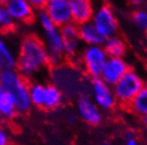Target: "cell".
I'll return each mask as SVG.
<instances>
[{"mask_svg":"<svg viewBox=\"0 0 147 145\" xmlns=\"http://www.w3.org/2000/svg\"><path fill=\"white\" fill-rule=\"evenodd\" d=\"M49 65V56L43 39L37 35L29 34L19 45L16 70L26 80L32 78Z\"/></svg>","mask_w":147,"mask_h":145,"instance_id":"obj_1","label":"cell"},{"mask_svg":"<svg viewBox=\"0 0 147 145\" xmlns=\"http://www.w3.org/2000/svg\"><path fill=\"white\" fill-rule=\"evenodd\" d=\"M0 84L7 93L11 95L19 113L28 112L31 108L29 98V82L17 70H2L0 71Z\"/></svg>","mask_w":147,"mask_h":145,"instance_id":"obj_2","label":"cell"},{"mask_svg":"<svg viewBox=\"0 0 147 145\" xmlns=\"http://www.w3.org/2000/svg\"><path fill=\"white\" fill-rule=\"evenodd\" d=\"M51 84L62 91L64 96L78 98L83 92V77L81 70L68 64L53 66L50 72Z\"/></svg>","mask_w":147,"mask_h":145,"instance_id":"obj_3","label":"cell"},{"mask_svg":"<svg viewBox=\"0 0 147 145\" xmlns=\"http://www.w3.org/2000/svg\"><path fill=\"white\" fill-rule=\"evenodd\" d=\"M108 58L102 46H85L79 55V62L83 72L92 80L100 77Z\"/></svg>","mask_w":147,"mask_h":145,"instance_id":"obj_4","label":"cell"},{"mask_svg":"<svg viewBox=\"0 0 147 145\" xmlns=\"http://www.w3.org/2000/svg\"><path fill=\"white\" fill-rule=\"evenodd\" d=\"M144 85L145 83L142 76L136 70L130 69L112 87L116 102L123 105H129Z\"/></svg>","mask_w":147,"mask_h":145,"instance_id":"obj_5","label":"cell"},{"mask_svg":"<svg viewBox=\"0 0 147 145\" xmlns=\"http://www.w3.org/2000/svg\"><path fill=\"white\" fill-rule=\"evenodd\" d=\"M91 21L105 38L116 35L118 31L117 18L113 10L107 4H103L95 10Z\"/></svg>","mask_w":147,"mask_h":145,"instance_id":"obj_6","label":"cell"},{"mask_svg":"<svg viewBox=\"0 0 147 145\" xmlns=\"http://www.w3.org/2000/svg\"><path fill=\"white\" fill-rule=\"evenodd\" d=\"M91 98L100 110H111L116 105L112 87L107 85L100 77L92 78L90 82Z\"/></svg>","mask_w":147,"mask_h":145,"instance_id":"obj_7","label":"cell"},{"mask_svg":"<svg viewBox=\"0 0 147 145\" xmlns=\"http://www.w3.org/2000/svg\"><path fill=\"white\" fill-rule=\"evenodd\" d=\"M43 41L49 56V65L53 67L62 64L65 58V51L60 28H55L49 32H45Z\"/></svg>","mask_w":147,"mask_h":145,"instance_id":"obj_8","label":"cell"},{"mask_svg":"<svg viewBox=\"0 0 147 145\" xmlns=\"http://www.w3.org/2000/svg\"><path fill=\"white\" fill-rule=\"evenodd\" d=\"M44 11L58 28L73 22L69 0H48Z\"/></svg>","mask_w":147,"mask_h":145,"instance_id":"obj_9","label":"cell"},{"mask_svg":"<svg viewBox=\"0 0 147 145\" xmlns=\"http://www.w3.org/2000/svg\"><path fill=\"white\" fill-rule=\"evenodd\" d=\"M129 70L130 67L124 57H109L103 67L100 78L107 85L113 87Z\"/></svg>","mask_w":147,"mask_h":145,"instance_id":"obj_10","label":"cell"},{"mask_svg":"<svg viewBox=\"0 0 147 145\" xmlns=\"http://www.w3.org/2000/svg\"><path fill=\"white\" fill-rule=\"evenodd\" d=\"M60 32L62 35L64 51H65V58L73 61L78 56V53L81 49L82 41L79 36L78 25L74 22L60 28Z\"/></svg>","mask_w":147,"mask_h":145,"instance_id":"obj_11","label":"cell"},{"mask_svg":"<svg viewBox=\"0 0 147 145\" xmlns=\"http://www.w3.org/2000/svg\"><path fill=\"white\" fill-rule=\"evenodd\" d=\"M78 113L85 123L92 126L99 125L102 121V114L98 106L96 105L91 96L88 94H81L76 102Z\"/></svg>","mask_w":147,"mask_h":145,"instance_id":"obj_12","label":"cell"},{"mask_svg":"<svg viewBox=\"0 0 147 145\" xmlns=\"http://www.w3.org/2000/svg\"><path fill=\"white\" fill-rule=\"evenodd\" d=\"M4 7L16 23H29L36 15V10L27 0H11Z\"/></svg>","mask_w":147,"mask_h":145,"instance_id":"obj_13","label":"cell"},{"mask_svg":"<svg viewBox=\"0 0 147 145\" xmlns=\"http://www.w3.org/2000/svg\"><path fill=\"white\" fill-rule=\"evenodd\" d=\"M71 20L75 25H80L90 22L94 15V7L92 0H69Z\"/></svg>","mask_w":147,"mask_h":145,"instance_id":"obj_14","label":"cell"},{"mask_svg":"<svg viewBox=\"0 0 147 145\" xmlns=\"http://www.w3.org/2000/svg\"><path fill=\"white\" fill-rule=\"evenodd\" d=\"M79 36L82 44L85 46H102L106 38L98 32L92 21L78 25Z\"/></svg>","mask_w":147,"mask_h":145,"instance_id":"obj_15","label":"cell"},{"mask_svg":"<svg viewBox=\"0 0 147 145\" xmlns=\"http://www.w3.org/2000/svg\"><path fill=\"white\" fill-rule=\"evenodd\" d=\"M64 95L59 88L53 84H47L44 88V100L42 108L46 110H55L58 108L63 102Z\"/></svg>","mask_w":147,"mask_h":145,"instance_id":"obj_16","label":"cell"},{"mask_svg":"<svg viewBox=\"0 0 147 145\" xmlns=\"http://www.w3.org/2000/svg\"><path fill=\"white\" fill-rule=\"evenodd\" d=\"M102 47L109 57H124L127 51L126 41L118 35L106 38Z\"/></svg>","mask_w":147,"mask_h":145,"instance_id":"obj_17","label":"cell"},{"mask_svg":"<svg viewBox=\"0 0 147 145\" xmlns=\"http://www.w3.org/2000/svg\"><path fill=\"white\" fill-rule=\"evenodd\" d=\"M17 56L7 46L3 38V34L0 33V71L16 69Z\"/></svg>","mask_w":147,"mask_h":145,"instance_id":"obj_18","label":"cell"},{"mask_svg":"<svg viewBox=\"0 0 147 145\" xmlns=\"http://www.w3.org/2000/svg\"><path fill=\"white\" fill-rule=\"evenodd\" d=\"M129 109L138 116H144L147 114V84L139 91V93L133 98L128 105Z\"/></svg>","mask_w":147,"mask_h":145,"instance_id":"obj_19","label":"cell"},{"mask_svg":"<svg viewBox=\"0 0 147 145\" xmlns=\"http://www.w3.org/2000/svg\"><path fill=\"white\" fill-rule=\"evenodd\" d=\"M17 108L11 95L7 93L5 91L0 92V114L2 118L12 120L17 116Z\"/></svg>","mask_w":147,"mask_h":145,"instance_id":"obj_20","label":"cell"},{"mask_svg":"<svg viewBox=\"0 0 147 145\" xmlns=\"http://www.w3.org/2000/svg\"><path fill=\"white\" fill-rule=\"evenodd\" d=\"M44 88L45 85L36 82L29 85V98L32 106L42 108L44 100Z\"/></svg>","mask_w":147,"mask_h":145,"instance_id":"obj_21","label":"cell"},{"mask_svg":"<svg viewBox=\"0 0 147 145\" xmlns=\"http://www.w3.org/2000/svg\"><path fill=\"white\" fill-rule=\"evenodd\" d=\"M16 27V22L13 20L4 7H0V33H9L13 31Z\"/></svg>","mask_w":147,"mask_h":145,"instance_id":"obj_22","label":"cell"},{"mask_svg":"<svg viewBox=\"0 0 147 145\" xmlns=\"http://www.w3.org/2000/svg\"><path fill=\"white\" fill-rule=\"evenodd\" d=\"M35 18H36L38 25H40L42 30L44 31V33L49 32V31H51V30L55 29V28H58V27L53 23L51 18L48 16V14L44 10H40V11L37 12L36 15H35Z\"/></svg>","mask_w":147,"mask_h":145,"instance_id":"obj_23","label":"cell"},{"mask_svg":"<svg viewBox=\"0 0 147 145\" xmlns=\"http://www.w3.org/2000/svg\"><path fill=\"white\" fill-rule=\"evenodd\" d=\"M132 21L138 29L147 33V11L141 9L136 10L132 13Z\"/></svg>","mask_w":147,"mask_h":145,"instance_id":"obj_24","label":"cell"},{"mask_svg":"<svg viewBox=\"0 0 147 145\" xmlns=\"http://www.w3.org/2000/svg\"><path fill=\"white\" fill-rule=\"evenodd\" d=\"M10 144V136L3 127L0 126V145Z\"/></svg>","mask_w":147,"mask_h":145,"instance_id":"obj_25","label":"cell"},{"mask_svg":"<svg viewBox=\"0 0 147 145\" xmlns=\"http://www.w3.org/2000/svg\"><path fill=\"white\" fill-rule=\"evenodd\" d=\"M27 1H28L35 10L40 11V10H44V7H45V5H46V3H47L48 0H27Z\"/></svg>","mask_w":147,"mask_h":145,"instance_id":"obj_26","label":"cell"},{"mask_svg":"<svg viewBox=\"0 0 147 145\" xmlns=\"http://www.w3.org/2000/svg\"><path fill=\"white\" fill-rule=\"evenodd\" d=\"M126 145H140L132 131L126 132Z\"/></svg>","mask_w":147,"mask_h":145,"instance_id":"obj_27","label":"cell"},{"mask_svg":"<svg viewBox=\"0 0 147 145\" xmlns=\"http://www.w3.org/2000/svg\"><path fill=\"white\" fill-rule=\"evenodd\" d=\"M66 120H67V123L70 124V125H73V124H75V122H76V118H75V116H67L66 118Z\"/></svg>","mask_w":147,"mask_h":145,"instance_id":"obj_28","label":"cell"},{"mask_svg":"<svg viewBox=\"0 0 147 145\" xmlns=\"http://www.w3.org/2000/svg\"><path fill=\"white\" fill-rule=\"evenodd\" d=\"M11 0H0V7H5Z\"/></svg>","mask_w":147,"mask_h":145,"instance_id":"obj_29","label":"cell"},{"mask_svg":"<svg viewBox=\"0 0 147 145\" xmlns=\"http://www.w3.org/2000/svg\"><path fill=\"white\" fill-rule=\"evenodd\" d=\"M142 122H143L144 126L146 127V129H147V114H146V116H142Z\"/></svg>","mask_w":147,"mask_h":145,"instance_id":"obj_30","label":"cell"},{"mask_svg":"<svg viewBox=\"0 0 147 145\" xmlns=\"http://www.w3.org/2000/svg\"><path fill=\"white\" fill-rule=\"evenodd\" d=\"M133 1H134V2H136V5H140L141 4V2H142V0H133Z\"/></svg>","mask_w":147,"mask_h":145,"instance_id":"obj_31","label":"cell"},{"mask_svg":"<svg viewBox=\"0 0 147 145\" xmlns=\"http://www.w3.org/2000/svg\"><path fill=\"white\" fill-rule=\"evenodd\" d=\"M100 145H111V144L109 143V142H102V143H101Z\"/></svg>","mask_w":147,"mask_h":145,"instance_id":"obj_32","label":"cell"},{"mask_svg":"<svg viewBox=\"0 0 147 145\" xmlns=\"http://www.w3.org/2000/svg\"><path fill=\"white\" fill-rule=\"evenodd\" d=\"M3 91V89H2V87H1V84H0V92H2Z\"/></svg>","mask_w":147,"mask_h":145,"instance_id":"obj_33","label":"cell"},{"mask_svg":"<svg viewBox=\"0 0 147 145\" xmlns=\"http://www.w3.org/2000/svg\"><path fill=\"white\" fill-rule=\"evenodd\" d=\"M9 145H16V144H12V143H10V144H9Z\"/></svg>","mask_w":147,"mask_h":145,"instance_id":"obj_34","label":"cell"},{"mask_svg":"<svg viewBox=\"0 0 147 145\" xmlns=\"http://www.w3.org/2000/svg\"><path fill=\"white\" fill-rule=\"evenodd\" d=\"M1 118H2V116H1V114H0V119H1Z\"/></svg>","mask_w":147,"mask_h":145,"instance_id":"obj_35","label":"cell"},{"mask_svg":"<svg viewBox=\"0 0 147 145\" xmlns=\"http://www.w3.org/2000/svg\"><path fill=\"white\" fill-rule=\"evenodd\" d=\"M146 134H147V129H146Z\"/></svg>","mask_w":147,"mask_h":145,"instance_id":"obj_36","label":"cell"}]
</instances>
